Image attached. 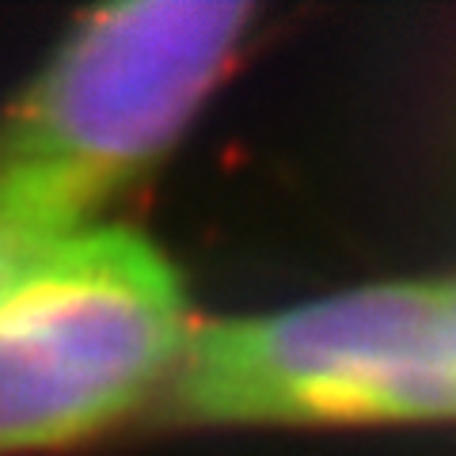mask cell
Returning a JSON list of instances; mask_svg holds the SVG:
<instances>
[{
    "instance_id": "6da1fadb",
    "label": "cell",
    "mask_w": 456,
    "mask_h": 456,
    "mask_svg": "<svg viewBox=\"0 0 456 456\" xmlns=\"http://www.w3.org/2000/svg\"><path fill=\"white\" fill-rule=\"evenodd\" d=\"M160 399L191 426L456 422L437 281H373L191 327Z\"/></svg>"
},
{
    "instance_id": "7a4b0ae2",
    "label": "cell",
    "mask_w": 456,
    "mask_h": 456,
    "mask_svg": "<svg viewBox=\"0 0 456 456\" xmlns=\"http://www.w3.org/2000/svg\"><path fill=\"white\" fill-rule=\"evenodd\" d=\"M191 338L167 255L84 224L0 285V456L73 445L164 392Z\"/></svg>"
},
{
    "instance_id": "3957f363",
    "label": "cell",
    "mask_w": 456,
    "mask_h": 456,
    "mask_svg": "<svg viewBox=\"0 0 456 456\" xmlns=\"http://www.w3.org/2000/svg\"><path fill=\"white\" fill-rule=\"evenodd\" d=\"M236 0H130L88 12L0 137V167L35 171L95 213L175 145L251 35Z\"/></svg>"
},
{
    "instance_id": "277c9868",
    "label": "cell",
    "mask_w": 456,
    "mask_h": 456,
    "mask_svg": "<svg viewBox=\"0 0 456 456\" xmlns=\"http://www.w3.org/2000/svg\"><path fill=\"white\" fill-rule=\"evenodd\" d=\"M84 224V209L61 187L35 171L0 167V285L42 248Z\"/></svg>"
},
{
    "instance_id": "5b68a950",
    "label": "cell",
    "mask_w": 456,
    "mask_h": 456,
    "mask_svg": "<svg viewBox=\"0 0 456 456\" xmlns=\"http://www.w3.org/2000/svg\"><path fill=\"white\" fill-rule=\"evenodd\" d=\"M437 297H441V312H445L449 338H452V350H456V278H441L437 281Z\"/></svg>"
}]
</instances>
